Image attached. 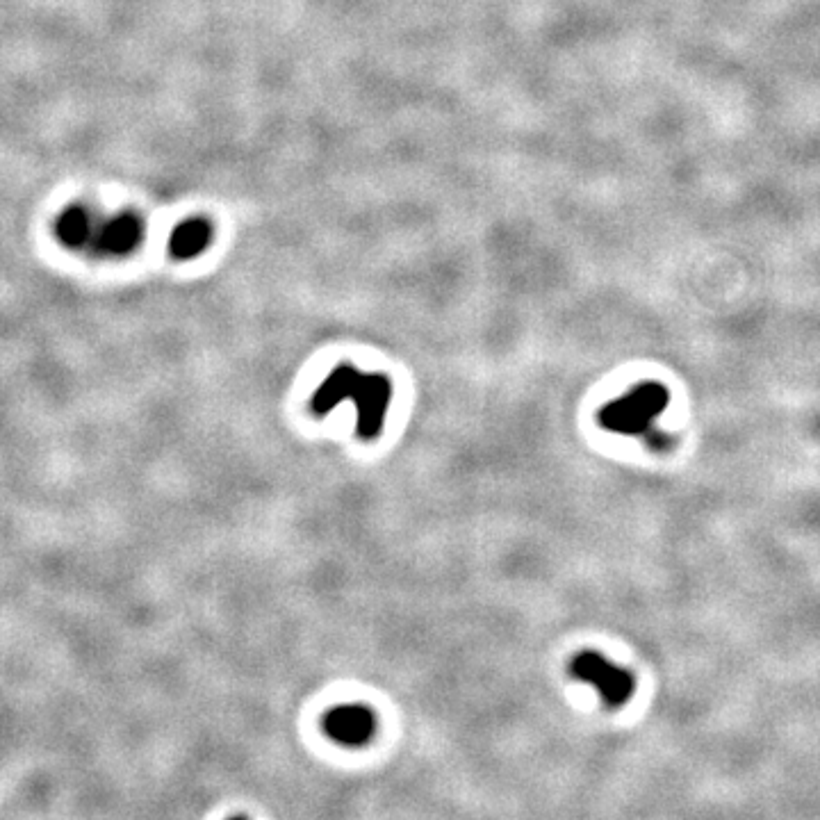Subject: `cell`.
<instances>
[{"mask_svg":"<svg viewBox=\"0 0 820 820\" xmlns=\"http://www.w3.org/2000/svg\"><path fill=\"white\" fill-rule=\"evenodd\" d=\"M144 237V221L135 212H119L98 219L92 246L87 253L96 258H123L133 253Z\"/></svg>","mask_w":820,"mask_h":820,"instance_id":"277c9868","label":"cell"},{"mask_svg":"<svg viewBox=\"0 0 820 820\" xmlns=\"http://www.w3.org/2000/svg\"><path fill=\"white\" fill-rule=\"evenodd\" d=\"M212 240V228L205 219L192 217L187 221H180L174 228L169 240V253L176 260H192L208 249Z\"/></svg>","mask_w":820,"mask_h":820,"instance_id":"52a82bcc","label":"cell"},{"mask_svg":"<svg viewBox=\"0 0 820 820\" xmlns=\"http://www.w3.org/2000/svg\"><path fill=\"white\" fill-rule=\"evenodd\" d=\"M570 672L579 682L593 684L609 707H622L634 695L636 682L631 677V672L613 666L611 661H606L597 652H579L570 663Z\"/></svg>","mask_w":820,"mask_h":820,"instance_id":"3957f363","label":"cell"},{"mask_svg":"<svg viewBox=\"0 0 820 820\" xmlns=\"http://www.w3.org/2000/svg\"><path fill=\"white\" fill-rule=\"evenodd\" d=\"M354 399L358 413V438L374 440L385 426L392 401V381L385 374H363L351 363H340L326 376L310 399L313 415L324 417L342 401Z\"/></svg>","mask_w":820,"mask_h":820,"instance_id":"6da1fadb","label":"cell"},{"mask_svg":"<svg viewBox=\"0 0 820 820\" xmlns=\"http://www.w3.org/2000/svg\"><path fill=\"white\" fill-rule=\"evenodd\" d=\"M668 401V390L661 383L645 381L627 392L625 397L602 408L600 424L606 431L622 433V436H641L668 408Z\"/></svg>","mask_w":820,"mask_h":820,"instance_id":"7a4b0ae2","label":"cell"},{"mask_svg":"<svg viewBox=\"0 0 820 820\" xmlns=\"http://www.w3.org/2000/svg\"><path fill=\"white\" fill-rule=\"evenodd\" d=\"M379 727L376 713L365 704H340L326 713L324 732L344 748H363L372 741Z\"/></svg>","mask_w":820,"mask_h":820,"instance_id":"5b68a950","label":"cell"},{"mask_svg":"<svg viewBox=\"0 0 820 820\" xmlns=\"http://www.w3.org/2000/svg\"><path fill=\"white\" fill-rule=\"evenodd\" d=\"M98 219L101 217L89 205L73 203L69 208H64L55 219V240L69 251H89Z\"/></svg>","mask_w":820,"mask_h":820,"instance_id":"8992f818","label":"cell"}]
</instances>
